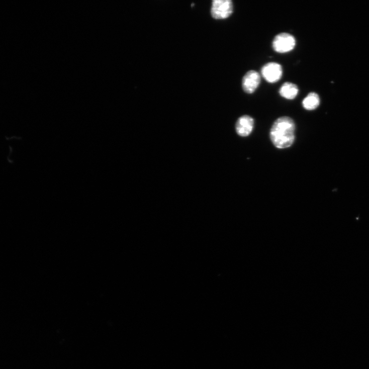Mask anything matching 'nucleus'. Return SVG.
Wrapping results in <instances>:
<instances>
[{
  "mask_svg": "<svg viewBox=\"0 0 369 369\" xmlns=\"http://www.w3.org/2000/svg\"><path fill=\"white\" fill-rule=\"evenodd\" d=\"M233 12V5L231 0H215L213 2L211 14L216 19H225Z\"/></svg>",
  "mask_w": 369,
  "mask_h": 369,
  "instance_id": "obj_4",
  "label": "nucleus"
},
{
  "mask_svg": "<svg viewBox=\"0 0 369 369\" xmlns=\"http://www.w3.org/2000/svg\"><path fill=\"white\" fill-rule=\"evenodd\" d=\"M297 45L294 36L287 33H281L276 35L272 40V47L279 54H286L293 51Z\"/></svg>",
  "mask_w": 369,
  "mask_h": 369,
  "instance_id": "obj_2",
  "label": "nucleus"
},
{
  "mask_svg": "<svg viewBox=\"0 0 369 369\" xmlns=\"http://www.w3.org/2000/svg\"><path fill=\"white\" fill-rule=\"evenodd\" d=\"M279 95L282 98L292 100L296 99L299 93L298 86L292 82H286L279 89Z\"/></svg>",
  "mask_w": 369,
  "mask_h": 369,
  "instance_id": "obj_7",
  "label": "nucleus"
},
{
  "mask_svg": "<svg viewBox=\"0 0 369 369\" xmlns=\"http://www.w3.org/2000/svg\"><path fill=\"white\" fill-rule=\"evenodd\" d=\"M296 125L291 118L284 116L278 118L273 124L270 132L271 141L279 149L291 147L295 140Z\"/></svg>",
  "mask_w": 369,
  "mask_h": 369,
  "instance_id": "obj_1",
  "label": "nucleus"
},
{
  "mask_svg": "<svg viewBox=\"0 0 369 369\" xmlns=\"http://www.w3.org/2000/svg\"><path fill=\"white\" fill-rule=\"evenodd\" d=\"M254 125V119L248 115L243 116L236 123V133L241 137H247L251 134Z\"/></svg>",
  "mask_w": 369,
  "mask_h": 369,
  "instance_id": "obj_6",
  "label": "nucleus"
},
{
  "mask_svg": "<svg viewBox=\"0 0 369 369\" xmlns=\"http://www.w3.org/2000/svg\"><path fill=\"white\" fill-rule=\"evenodd\" d=\"M261 83V75L255 70H250L244 75L242 86L244 91L249 95L253 94L257 89Z\"/></svg>",
  "mask_w": 369,
  "mask_h": 369,
  "instance_id": "obj_5",
  "label": "nucleus"
},
{
  "mask_svg": "<svg viewBox=\"0 0 369 369\" xmlns=\"http://www.w3.org/2000/svg\"><path fill=\"white\" fill-rule=\"evenodd\" d=\"M261 75L267 82L275 83L282 78L283 68L282 66L277 62H269L262 67Z\"/></svg>",
  "mask_w": 369,
  "mask_h": 369,
  "instance_id": "obj_3",
  "label": "nucleus"
},
{
  "mask_svg": "<svg viewBox=\"0 0 369 369\" xmlns=\"http://www.w3.org/2000/svg\"><path fill=\"white\" fill-rule=\"evenodd\" d=\"M320 103L321 99L319 94L315 92H310L303 99L302 106L305 110L312 111L319 108Z\"/></svg>",
  "mask_w": 369,
  "mask_h": 369,
  "instance_id": "obj_8",
  "label": "nucleus"
}]
</instances>
